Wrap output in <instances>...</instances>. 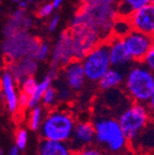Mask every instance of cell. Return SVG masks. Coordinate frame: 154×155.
<instances>
[{
    "instance_id": "cell-40",
    "label": "cell",
    "mask_w": 154,
    "mask_h": 155,
    "mask_svg": "<svg viewBox=\"0 0 154 155\" xmlns=\"http://www.w3.org/2000/svg\"><path fill=\"white\" fill-rule=\"evenodd\" d=\"M26 1H27V2H28V3H32V2H34L35 0H26Z\"/></svg>"
},
{
    "instance_id": "cell-18",
    "label": "cell",
    "mask_w": 154,
    "mask_h": 155,
    "mask_svg": "<svg viewBox=\"0 0 154 155\" xmlns=\"http://www.w3.org/2000/svg\"><path fill=\"white\" fill-rule=\"evenodd\" d=\"M26 10L18 9L15 12H13V14L10 16V18L8 19V22L5 23V28H3V36L7 37L10 35L14 34L17 30H21L23 28V19H24L25 15H26Z\"/></svg>"
},
{
    "instance_id": "cell-13",
    "label": "cell",
    "mask_w": 154,
    "mask_h": 155,
    "mask_svg": "<svg viewBox=\"0 0 154 155\" xmlns=\"http://www.w3.org/2000/svg\"><path fill=\"white\" fill-rule=\"evenodd\" d=\"M0 85H1V94L5 102L7 109L10 113H15L18 108V94L16 90V83L13 80L7 70L3 71L0 75Z\"/></svg>"
},
{
    "instance_id": "cell-7",
    "label": "cell",
    "mask_w": 154,
    "mask_h": 155,
    "mask_svg": "<svg viewBox=\"0 0 154 155\" xmlns=\"http://www.w3.org/2000/svg\"><path fill=\"white\" fill-rule=\"evenodd\" d=\"M127 53L135 63H140L148 52L154 48V40L152 35L140 32L132 29L122 38Z\"/></svg>"
},
{
    "instance_id": "cell-27",
    "label": "cell",
    "mask_w": 154,
    "mask_h": 155,
    "mask_svg": "<svg viewBox=\"0 0 154 155\" xmlns=\"http://www.w3.org/2000/svg\"><path fill=\"white\" fill-rule=\"evenodd\" d=\"M54 10L55 9L53 8V5H52V3L51 2L44 3V5H42L40 8H39L38 16L41 17V18H46V17H49L50 15H52V13H53Z\"/></svg>"
},
{
    "instance_id": "cell-36",
    "label": "cell",
    "mask_w": 154,
    "mask_h": 155,
    "mask_svg": "<svg viewBox=\"0 0 154 155\" xmlns=\"http://www.w3.org/2000/svg\"><path fill=\"white\" fill-rule=\"evenodd\" d=\"M64 1H65V0H53V1H52L51 3H52V5H53L54 9H58L60 5H63Z\"/></svg>"
},
{
    "instance_id": "cell-21",
    "label": "cell",
    "mask_w": 154,
    "mask_h": 155,
    "mask_svg": "<svg viewBox=\"0 0 154 155\" xmlns=\"http://www.w3.org/2000/svg\"><path fill=\"white\" fill-rule=\"evenodd\" d=\"M130 30H132V26H130L128 17H123L118 15L116 18L114 19L113 26H112V35L111 36L123 38Z\"/></svg>"
},
{
    "instance_id": "cell-35",
    "label": "cell",
    "mask_w": 154,
    "mask_h": 155,
    "mask_svg": "<svg viewBox=\"0 0 154 155\" xmlns=\"http://www.w3.org/2000/svg\"><path fill=\"white\" fill-rule=\"evenodd\" d=\"M17 5H18V9L26 10L27 8H28V5H29V3L27 2L26 0H21V1H19V2L17 3Z\"/></svg>"
},
{
    "instance_id": "cell-1",
    "label": "cell",
    "mask_w": 154,
    "mask_h": 155,
    "mask_svg": "<svg viewBox=\"0 0 154 155\" xmlns=\"http://www.w3.org/2000/svg\"><path fill=\"white\" fill-rule=\"evenodd\" d=\"M95 142L107 155H121L125 152L128 140L118 120L109 116L97 117L93 122Z\"/></svg>"
},
{
    "instance_id": "cell-42",
    "label": "cell",
    "mask_w": 154,
    "mask_h": 155,
    "mask_svg": "<svg viewBox=\"0 0 154 155\" xmlns=\"http://www.w3.org/2000/svg\"><path fill=\"white\" fill-rule=\"evenodd\" d=\"M151 2H152V3H153V2H154V0H151Z\"/></svg>"
},
{
    "instance_id": "cell-14",
    "label": "cell",
    "mask_w": 154,
    "mask_h": 155,
    "mask_svg": "<svg viewBox=\"0 0 154 155\" xmlns=\"http://www.w3.org/2000/svg\"><path fill=\"white\" fill-rule=\"evenodd\" d=\"M64 68V78L67 86L71 91H78L82 90V87L85 84V74L83 67H82L81 61L73 59L69 64L65 66Z\"/></svg>"
},
{
    "instance_id": "cell-24",
    "label": "cell",
    "mask_w": 154,
    "mask_h": 155,
    "mask_svg": "<svg viewBox=\"0 0 154 155\" xmlns=\"http://www.w3.org/2000/svg\"><path fill=\"white\" fill-rule=\"evenodd\" d=\"M37 83H38V81H37V79L35 77L26 78V79H24L22 82L19 83L21 92L28 95V96H30V95L32 94V92L35 91V87H36Z\"/></svg>"
},
{
    "instance_id": "cell-16",
    "label": "cell",
    "mask_w": 154,
    "mask_h": 155,
    "mask_svg": "<svg viewBox=\"0 0 154 155\" xmlns=\"http://www.w3.org/2000/svg\"><path fill=\"white\" fill-rule=\"evenodd\" d=\"M39 155H73L68 142L43 139L39 147Z\"/></svg>"
},
{
    "instance_id": "cell-32",
    "label": "cell",
    "mask_w": 154,
    "mask_h": 155,
    "mask_svg": "<svg viewBox=\"0 0 154 155\" xmlns=\"http://www.w3.org/2000/svg\"><path fill=\"white\" fill-rule=\"evenodd\" d=\"M58 25H59V16H58V15H54V16L50 19V22H49V25H48L49 31L54 32L56 30V28L58 27Z\"/></svg>"
},
{
    "instance_id": "cell-28",
    "label": "cell",
    "mask_w": 154,
    "mask_h": 155,
    "mask_svg": "<svg viewBox=\"0 0 154 155\" xmlns=\"http://www.w3.org/2000/svg\"><path fill=\"white\" fill-rule=\"evenodd\" d=\"M147 68H149L150 70H154V48H152L145 56L142 58V61H140Z\"/></svg>"
},
{
    "instance_id": "cell-30",
    "label": "cell",
    "mask_w": 154,
    "mask_h": 155,
    "mask_svg": "<svg viewBox=\"0 0 154 155\" xmlns=\"http://www.w3.org/2000/svg\"><path fill=\"white\" fill-rule=\"evenodd\" d=\"M57 91V100L59 101H67L68 99H70V96H71V92L72 91L70 90L69 87H64L63 90H56Z\"/></svg>"
},
{
    "instance_id": "cell-31",
    "label": "cell",
    "mask_w": 154,
    "mask_h": 155,
    "mask_svg": "<svg viewBox=\"0 0 154 155\" xmlns=\"http://www.w3.org/2000/svg\"><path fill=\"white\" fill-rule=\"evenodd\" d=\"M28 101L29 96L24 93H19L18 94V108L19 109H28Z\"/></svg>"
},
{
    "instance_id": "cell-19",
    "label": "cell",
    "mask_w": 154,
    "mask_h": 155,
    "mask_svg": "<svg viewBox=\"0 0 154 155\" xmlns=\"http://www.w3.org/2000/svg\"><path fill=\"white\" fill-rule=\"evenodd\" d=\"M53 79L51 77H49L48 74L45 77H43V79L40 81V82L37 83L36 87H35V91L32 92V94L29 96V101H28V109H32L34 107L38 106L41 102V98H42V95L45 92V90L49 86L52 85L53 82Z\"/></svg>"
},
{
    "instance_id": "cell-3",
    "label": "cell",
    "mask_w": 154,
    "mask_h": 155,
    "mask_svg": "<svg viewBox=\"0 0 154 155\" xmlns=\"http://www.w3.org/2000/svg\"><path fill=\"white\" fill-rule=\"evenodd\" d=\"M75 120L72 114L64 110H52L45 114L41 123V137L45 140L68 142L71 138Z\"/></svg>"
},
{
    "instance_id": "cell-41",
    "label": "cell",
    "mask_w": 154,
    "mask_h": 155,
    "mask_svg": "<svg viewBox=\"0 0 154 155\" xmlns=\"http://www.w3.org/2000/svg\"><path fill=\"white\" fill-rule=\"evenodd\" d=\"M0 155H2V150L1 149H0Z\"/></svg>"
},
{
    "instance_id": "cell-5",
    "label": "cell",
    "mask_w": 154,
    "mask_h": 155,
    "mask_svg": "<svg viewBox=\"0 0 154 155\" xmlns=\"http://www.w3.org/2000/svg\"><path fill=\"white\" fill-rule=\"evenodd\" d=\"M149 107L141 102H134L119 116L118 122L128 142H134L150 123Z\"/></svg>"
},
{
    "instance_id": "cell-29",
    "label": "cell",
    "mask_w": 154,
    "mask_h": 155,
    "mask_svg": "<svg viewBox=\"0 0 154 155\" xmlns=\"http://www.w3.org/2000/svg\"><path fill=\"white\" fill-rule=\"evenodd\" d=\"M81 5H118V0H81Z\"/></svg>"
},
{
    "instance_id": "cell-39",
    "label": "cell",
    "mask_w": 154,
    "mask_h": 155,
    "mask_svg": "<svg viewBox=\"0 0 154 155\" xmlns=\"http://www.w3.org/2000/svg\"><path fill=\"white\" fill-rule=\"evenodd\" d=\"M12 1H13L14 3H18L19 1H21V0H12Z\"/></svg>"
},
{
    "instance_id": "cell-10",
    "label": "cell",
    "mask_w": 154,
    "mask_h": 155,
    "mask_svg": "<svg viewBox=\"0 0 154 155\" xmlns=\"http://www.w3.org/2000/svg\"><path fill=\"white\" fill-rule=\"evenodd\" d=\"M132 29L148 35H154V5L150 3L128 16Z\"/></svg>"
},
{
    "instance_id": "cell-6",
    "label": "cell",
    "mask_w": 154,
    "mask_h": 155,
    "mask_svg": "<svg viewBox=\"0 0 154 155\" xmlns=\"http://www.w3.org/2000/svg\"><path fill=\"white\" fill-rule=\"evenodd\" d=\"M85 79L89 82H98L100 78L111 67L109 48L106 41H101L91 48L81 59Z\"/></svg>"
},
{
    "instance_id": "cell-4",
    "label": "cell",
    "mask_w": 154,
    "mask_h": 155,
    "mask_svg": "<svg viewBox=\"0 0 154 155\" xmlns=\"http://www.w3.org/2000/svg\"><path fill=\"white\" fill-rule=\"evenodd\" d=\"M40 42V39L30 34L29 30L21 29L14 34L5 37L1 44V51L5 59L9 63L18 61L27 56L34 58Z\"/></svg>"
},
{
    "instance_id": "cell-23",
    "label": "cell",
    "mask_w": 154,
    "mask_h": 155,
    "mask_svg": "<svg viewBox=\"0 0 154 155\" xmlns=\"http://www.w3.org/2000/svg\"><path fill=\"white\" fill-rule=\"evenodd\" d=\"M51 54V46L48 42L41 41L39 44L38 48H37V52L35 54V59H37L38 61H46L49 57H50Z\"/></svg>"
},
{
    "instance_id": "cell-20",
    "label": "cell",
    "mask_w": 154,
    "mask_h": 155,
    "mask_svg": "<svg viewBox=\"0 0 154 155\" xmlns=\"http://www.w3.org/2000/svg\"><path fill=\"white\" fill-rule=\"evenodd\" d=\"M44 116H45V112H44V108L41 106H36L30 109V113H29V119H28V126L29 128L34 131L39 130L41 126V123L43 121Z\"/></svg>"
},
{
    "instance_id": "cell-17",
    "label": "cell",
    "mask_w": 154,
    "mask_h": 155,
    "mask_svg": "<svg viewBox=\"0 0 154 155\" xmlns=\"http://www.w3.org/2000/svg\"><path fill=\"white\" fill-rule=\"evenodd\" d=\"M151 0H118L116 12L119 16L128 17L132 12L150 5Z\"/></svg>"
},
{
    "instance_id": "cell-26",
    "label": "cell",
    "mask_w": 154,
    "mask_h": 155,
    "mask_svg": "<svg viewBox=\"0 0 154 155\" xmlns=\"http://www.w3.org/2000/svg\"><path fill=\"white\" fill-rule=\"evenodd\" d=\"M75 155H107L104 151L99 148H95V147H86L84 149H81L80 151L75 152Z\"/></svg>"
},
{
    "instance_id": "cell-2",
    "label": "cell",
    "mask_w": 154,
    "mask_h": 155,
    "mask_svg": "<svg viewBox=\"0 0 154 155\" xmlns=\"http://www.w3.org/2000/svg\"><path fill=\"white\" fill-rule=\"evenodd\" d=\"M125 90L128 96L136 102H141L148 106L154 100V75L142 63H136L128 69L124 78Z\"/></svg>"
},
{
    "instance_id": "cell-33",
    "label": "cell",
    "mask_w": 154,
    "mask_h": 155,
    "mask_svg": "<svg viewBox=\"0 0 154 155\" xmlns=\"http://www.w3.org/2000/svg\"><path fill=\"white\" fill-rule=\"evenodd\" d=\"M32 26H34V18L30 15L26 14L24 19H23V28L26 29V30H29Z\"/></svg>"
},
{
    "instance_id": "cell-8",
    "label": "cell",
    "mask_w": 154,
    "mask_h": 155,
    "mask_svg": "<svg viewBox=\"0 0 154 155\" xmlns=\"http://www.w3.org/2000/svg\"><path fill=\"white\" fill-rule=\"evenodd\" d=\"M51 67L52 69L59 70L67 64L75 59L73 55V41L70 30H65L58 36L53 48L51 50Z\"/></svg>"
},
{
    "instance_id": "cell-15",
    "label": "cell",
    "mask_w": 154,
    "mask_h": 155,
    "mask_svg": "<svg viewBox=\"0 0 154 155\" xmlns=\"http://www.w3.org/2000/svg\"><path fill=\"white\" fill-rule=\"evenodd\" d=\"M124 78H125V75L123 73L122 69L110 67L106 71V73L100 78V80L98 81L99 86L102 91L116 90L123 84Z\"/></svg>"
},
{
    "instance_id": "cell-25",
    "label": "cell",
    "mask_w": 154,
    "mask_h": 155,
    "mask_svg": "<svg viewBox=\"0 0 154 155\" xmlns=\"http://www.w3.org/2000/svg\"><path fill=\"white\" fill-rule=\"evenodd\" d=\"M28 143V133L25 128H21L17 130L16 137H15V145L21 151L25 150Z\"/></svg>"
},
{
    "instance_id": "cell-43",
    "label": "cell",
    "mask_w": 154,
    "mask_h": 155,
    "mask_svg": "<svg viewBox=\"0 0 154 155\" xmlns=\"http://www.w3.org/2000/svg\"><path fill=\"white\" fill-rule=\"evenodd\" d=\"M0 114H1V108H0Z\"/></svg>"
},
{
    "instance_id": "cell-34",
    "label": "cell",
    "mask_w": 154,
    "mask_h": 155,
    "mask_svg": "<svg viewBox=\"0 0 154 155\" xmlns=\"http://www.w3.org/2000/svg\"><path fill=\"white\" fill-rule=\"evenodd\" d=\"M19 152H21V150L17 148L16 145H14L12 148H10L9 152H8V155H19Z\"/></svg>"
},
{
    "instance_id": "cell-11",
    "label": "cell",
    "mask_w": 154,
    "mask_h": 155,
    "mask_svg": "<svg viewBox=\"0 0 154 155\" xmlns=\"http://www.w3.org/2000/svg\"><path fill=\"white\" fill-rule=\"evenodd\" d=\"M39 68V61L35 58L27 56L18 61H10L7 71L11 74L16 84H19L24 79L28 77H34Z\"/></svg>"
},
{
    "instance_id": "cell-38",
    "label": "cell",
    "mask_w": 154,
    "mask_h": 155,
    "mask_svg": "<svg viewBox=\"0 0 154 155\" xmlns=\"http://www.w3.org/2000/svg\"><path fill=\"white\" fill-rule=\"evenodd\" d=\"M2 100H3V96H2V94H1V93H0V104H1V102H2Z\"/></svg>"
},
{
    "instance_id": "cell-9",
    "label": "cell",
    "mask_w": 154,
    "mask_h": 155,
    "mask_svg": "<svg viewBox=\"0 0 154 155\" xmlns=\"http://www.w3.org/2000/svg\"><path fill=\"white\" fill-rule=\"evenodd\" d=\"M95 142V130L93 122H75L71 138L68 141L73 152L89 147Z\"/></svg>"
},
{
    "instance_id": "cell-37",
    "label": "cell",
    "mask_w": 154,
    "mask_h": 155,
    "mask_svg": "<svg viewBox=\"0 0 154 155\" xmlns=\"http://www.w3.org/2000/svg\"><path fill=\"white\" fill-rule=\"evenodd\" d=\"M5 65V57H0V70H1V69H3Z\"/></svg>"
},
{
    "instance_id": "cell-22",
    "label": "cell",
    "mask_w": 154,
    "mask_h": 155,
    "mask_svg": "<svg viewBox=\"0 0 154 155\" xmlns=\"http://www.w3.org/2000/svg\"><path fill=\"white\" fill-rule=\"evenodd\" d=\"M41 101L44 107H53L57 101V91L55 87H53L52 85L49 86L42 95Z\"/></svg>"
},
{
    "instance_id": "cell-12",
    "label": "cell",
    "mask_w": 154,
    "mask_h": 155,
    "mask_svg": "<svg viewBox=\"0 0 154 155\" xmlns=\"http://www.w3.org/2000/svg\"><path fill=\"white\" fill-rule=\"evenodd\" d=\"M109 48V59L111 67L123 69L132 65V61L127 53L122 38L111 36L107 40Z\"/></svg>"
}]
</instances>
